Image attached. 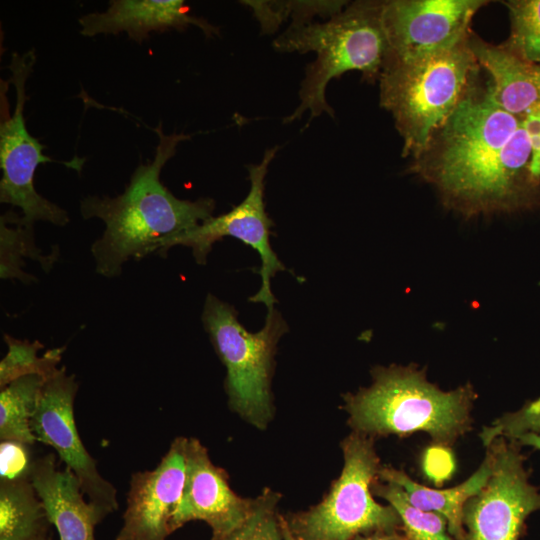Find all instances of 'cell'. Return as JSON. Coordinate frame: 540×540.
Wrapping results in <instances>:
<instances>
[{"mask_svg":"<svg viewBox=\"0 0 540 540\" xmlns=\"http://www.w3.org/2000/svg\"><path fill=\"white\" fill-rule=\"evenodd\" d=\"M410 170L437 189L446 207L467 217L540 207L522 118L489 99L483 78L412 159Z\"/></svg>","mask_w":540,"mask_h":540,"instance_id":"cell-1","label":"cell"},{"mask_svg":"<svg viewBox=\"0 0 540 540\" xmlns=\"http://www.w3.org/2000/svg\"><path fill=\"white\" fill-rule=\"evenodd\" d=\"M154 131L159 142L153 160L138 165L122 194L87 196L80 204L84 219L99 218L105 224L102 237L91 246V253L97 273L107 278L119 276L130 259L157 254L164 240L213 216L212 198L179 199L160 180L161 170L175 155L177 146L191 136L167 135L161 125Z\"/></svg>","mask_w":540,"mask_h":540,"instance_id":"cell-2","label":"cell"},{"mask_svg":"<svg viewBox=\"0 0 540 540\" xmlns=\"http://www.w3.org/2000/svg\"><path fill=\"white\" fill-rule=\"evenodd\" d=\"M371 375L369 387L344 395L353 432L371 438L425 432L449 447L472 429L476 394L470 384L443 391L413 364L376 366Z\"/></svg>","mask_w":540,"mask_h":540,"instance_id":"cell-3","label":"cell"},{"mask_svg":"<svg viewBox=\"0 0 540 540\" xmlns=\"http://www.w3.org/2000/svg\"><path fill=\"white\" fill-rule=\"evenodd\" d=\"M383 2L359 0L347 4L325 22L291 24L273 41L280 52H314L299 91L300 104L284 119L290 123L310 113V119L334 111L327 103L328 83L348 71L361 72L368 82L379 80L389 45L383 24Z\"/></svg>","mask_w":540,"mask_h":540,"instance_id":"cell-4","label":"cell"},{"mask_svg":"<svg viewBox=\"0 0 540 540\" xmlns=\"http://www.w3.org/2000/svg\"><path fill=\"white\" fill-rule=\"evenodd\" d=\"M469 38L433 54L386 59L378 80L380 105L391 113L403 139V157H418L482 80Z\"/></svg>","mask_w":540,"mask_h":540,"instance_id":"cell-5","label":"cell"},{"mask_svg":"<svg viewBox=\"0 0 540 540\" xmlns=\"http://www.w3.org/2000/svg\"><path fill=\"white\" fill-rule=\"evenodd\" d=\"M236 309L208 294L202 321L211 343L226 367L225 390L229 408L243 420L264 430L274 415L271 380L274 356L287 325L275 309L267 312L264 327L255 333L238 321Z\"/></svg>","mask_w":540,"mask_h":540,"instance_id":"cell-6","label":"cell"},{"mask_svg":"<svg viewBox=\"0 0 540 540\" xmlns=\"http://www.w3.org/2000/svg\"><path fill=\"white\" fill-rule=\"evenodd\" d=\"M373 439L357 432L347 436L341 442L343 469L323 500L283 517L297 540H353L402 527L397 511L373 498L371 487L382 466Z\"/></svg>","mask_w":540,"mask_h":540,"instance_id":"cell-7","label":"cell"},{"mask_svg":"<svg viewBox=\"0 0 540 540\" xmlns=\"http://www.w3.org/2000/svg\"><path fill=\"white\" fill-rule=\"evenodd\" d=\"M36 55L33 50L13 53L9 65L10 83L15 87L16 103L9 110L8 83L0 85V202L20 209L25 221H45L57 226L69 222L68 213L40 195L34 185L40 164L57 162L43 153L45 146L33 137L25 124L26 82L32 73Z\"/></svg>","mask_w":540,"mask_h":540,"instance_id":"cell-8","label":"cell"},{"mask_svg":"<svg viewBox=\"0 0 540 540\" xmlns=\"http://www.w3.org/2000/svg\"><path fill=\"white\" fill-rule=\"evenodd\" d=\"M486 448L492 472L463 507L465 540H519L528 516L540 510V491L517 442L498 437Z\"/></svg>","mask_w":540,"mask_h":540,"instance_id":"cell-9","label":"cell"},{"mask_svg":"<svg viewBox=\"0 0 540 540\" xmlns=\"http://www.w3.org/2000/svg\"><path fill=\"white\" fill-rule=\"evenodd\" d=\"M278 147L265 151L262 161L247 165L251 187L248 195L225 214L210 217L197 226L164 240L157 252L165 256L177 245L190 247L198 264H205L215 242L228 236L252 247L260 256V290L249 298L251 302L263 303L267 310L274 309L275 298L271 291V279L279 271L286 270L270 245L272 220L265 211L264 190L268 167Z\"/></svg>","mask_w":540,"mask_h":540,"instance_id":"cell-10","label":"cell"},{"mask_svg":"<svg viewBox=\"0 0 540 540\" xmlns=\"http://www.w3.org/2000/svg\"><path fill=\"white\" fill-rule=\"evenodd\" d=\"M78 383L65 367L45 379L31 420L37 442L51 446L78 478L88 501L106 515L118 509L117 490L99 472L85 448L74 418Z\"/></svg>","mask_w":540,"mask_h":540,"instance_id":"cell-11","label":"cell"},{"mask_svg":"<svg viewBox=\"0 0 540 540\" xmlns=\"http://www.w3.org/2000/svg\"><path fill=\"white\" fill-rule=\"evenodd\" d=\"M486 0H387L383 24L387 58L411 59L450 49L466 40Z\"/></svg>","mask_w":540,"mask_h":540,"instance_id":"cell-12","label":"cell"},{"mask_svg":"<svg viewBox=\"0 0 540 540\" xmlns=\"http://www.w3.org/2000/svg\"><path fill=\"white\" fill-rule=\"evenodd\" d=\"M185 437H177L156 468L131 476L123 525L115 540H166L186 475Z\"/></svg>","mask_w":540,"mask_h":540,"instance_id":"cell-13","label":"cell"},{"mask_svg":"<svg viewBox=\"0 0 540 540\" xmlns=\"http://www.w3.org/2000/svg\"><path fill=\"white\" fill-rule=\"evenodd\" d=\"M252 506L253 499L231 489L226 472L213 464L207 448L198 439L188 438L185 483L170 522L171 533L200 520L209 525L213 538L222 537L245 521Z\"/></svg>","mask_w":540,"mask_h":540,"instance_id":"cell-14","label":"cell"},{"mask_svg":"<svg viewBox=\"0 0 540 540\" xmlns=\"http://www.w3.org/2000/svg\"><path fill=\"white\" fill-rule=\"evenodd\" d=\"M29 479L60 540H96L95 526L107 515L85 500L78 478L68 468L60 470L54 454L35 457Z\"/></svg>","mask_w":540,"mask_h":540,"instance_id":"cell-15","label":"cell"},{"mask_svg":"<svg viewBox=\"0 0 540 540\" xmlns=\"http://www.w3.org/2000/svg\"><path fill=\"white\" fill-rule=\"evenodd\" d=\"M188 10L181 0H112L106 11L86 14L78 22L83 36L125 32L139 44L152 32L182 30L190 25L207 37L220 34L218 27L192 16Z\"/></svg>","mask_w":540,"mask_h":540,"instance_id":"cell-16","label":"cell"},{"mask_svg":"<svg viewBox=\"0 0 540 540\" xmlns=\"http://www.w3.org/2000/svg\"><path fill=\"white\" fill-rule=\"evenodd\" d=\"M469 44L486 76L485 90L494 104L517 117L540 114L539 65L525 62L473 32Z\"/></svg>","mask_w":540,"mask_h":540,"instance_id":"cell-17","label":"cell"},{"mask_svg":"<svg viewBox=\"0 0 540 540\" xmlns=\"http://www.w3.org/2000/svg\"><path fill=\"white\" fill-rule=\"evenodd\" d=\"M492 472V459L487 451L480 467L463 483L448 489L428 488L412 480L403 470L381 466L378 479L400 486L409 502L415 507L441 515L448 524L455 540H465L463 507L479 492Z\"/></svg>","mask_w":540,"mask_h":540,"instance_id":"cell-18","label":"cell"},{"mask_svg":"<svg viewBox=\"0 0 540 540\" xmlns=\"http://www.w3.org/2000/svg\"><path fill=\"white\" fill-rule=\"evenodd\" d=\"M50 524L29 477L0 479V540H38Z\"/></svg>","mask_w":540,"mask_h":540,"instance_id":"cell-19","label":"cell"},{"mask_svg":"<svg viewBox=\"0 0 540 540\" xmlns=\"http://www.w3.org/2000/svg\"><path fill=\"white\" fill-rule=\"evenodd\" d=\"M45 379L39 375L20 377L0 392V440L33 446L37 441L31 429Z\"/></svg>","mask_w":540,"mask_h":540,"instance_id":"cell-20","label":"cell"},{"mask_svg":"<svg viewBox=\"0 0 540 540\" xmlns=\"http://www.w3.org/2000/svg\"><path fill=\"white\" fill-rule=\"evenodd\" d=\"M33 225L24 220L22 215L10 210L0 219L1 242V278H17L24 282L35 280L22 268L24 258L38 261L43 270H50L56 260V253L43 255L34 242Z\"/></svg>","mask_w":540,"mask_h":540,"instance_id":"cell-21","label":"cell"},{"mask_svg":"<svg viewBox=\"0 0 540 540\" xmlns=\"http://www.w3.org/2000/svg\"><path fill=\"white\" fill-rule=\"evenodd\" d=\"M371 489L397 511L408 540H455L441 515L412 505L400 486L377 479Z\"/></svg>","mask_w":540,"mask_h":540,"instance_id":"cell-22","label":"cell"},{"mask_svg":"<svg viewBox=\"0 0 540 540\" xmlns=\"http://www.w3.org/2000/svg\"><path fill=\"white\" fill-rule=\"evenodd\" d=\"M7 354L0 362V387L27 375H39L44 379L58 369L65 347L47 350L43 356L38 352L44 346L39 341L30 342L4 335Z\"/></svg>","mask_w":540,"mask_h":540,"instance_id":"cell-23","label":"cell"},{"mask_svg":"<svg viewBox=\"0 0 540 540\" xmlns=\"http://www.w3.org/2000/svg\"><path fill=\"white\" fill-rule=\"evenodd\" d=\"M510 33L500 44L515 57L540 66V0H508Z\"/></svg>","mask_w":540,"mask_h":540,"instance_id":"cell-24","label":"cell"},{"mask_svg":"<svg viewBox=\"0 0 540 540\" xmlns=\"http://www.w3.org/2000/svg\"><path fill=\"white\" fill-rule=\"evenodd\" d=\"M251 7L263 33H273L283 20L292 16V24L312 21L314 15L329 16L340 12L346 1H245Z\"/></svg>","mask_w":540,"mask_h":540,"instance_id":"cell-25","label":"cell"},{"mask_svg":"<svg viewBox=\"0 0 540 540\" xmlns=\"http://www.w3.org/2000/svg\"><path fill=\"white\" fill-rule=\"evenodd\" d=\"M281 495L265 488L253 498V506L245 521L232 532L211 540H285L281 515L277 507Z\"/></svg>","mask_w":540,"mask_h":540,"instance_id":"cell-26","label":"cell"},{"mask_svg":"<svg viewBox=\"0 0 540 540\" xmlns=\"http://www.w3.org/2000/svg\"><path fill=\"white\" fill-rule=\"evenodd\" d=\"M526 433L540 435V398L527 402L520 410L505 414L491 426L484 427L480 438L487 447L498 437L515 440Z\"/></svg>","mask_w":540,"mask_h":540,"instance_id":"cell-27","label":"cell"},{"mask_svg":"<svg viewBox=\"0 0 540 540\" xmlns=\"http://www.w3.org/2000/svg\"><path fill=\"white\" fill-rule=\"evenodd\" d=\"M31 445L13 441H1L0 445V479L29 477L30 468L35 456L31 453Z\"/></svg>","mask_w":540,"mask_h":540,"instance_id":"cell-28","label":"cell"},{"mask_svg":"<svg viewBox=\"0 0 540 540\" xmlns=\"http://www.w3.org/2000/svg\"><path fill=\"white\" fill-rule=\"evenodd\" d=\"M426 476L436 485L449 479L455 470V460L448 446L435 444L427 448L422 460Z\"/></svg>","mask_w":540,"mask_h":540,"instance_id":"cell-29","label":"cell"},{"mask_svg":"<svg viewBox=\"0 0 540 540\" xmlns=\"http://www.w3.org/2000/svg\"><path fill=\"white\" fill-rule=\"evenodd\" d=\"M522 118L532 148V172L540 183V114L527 115Z\"/></svg>","mask_w":540,"mask_h":540,"instance_id":"cell-30","label":"cell"},{"mask_svg":"<svg viewBox=\"0 0 540 540\" xmlns=\"http://www.w3.org/2000/svg\"><path fill=\"white\" fill-rule=\"evenodd\" d=\"M353 540H408L407 537L401 536L392 532H374L370 534L360 535L354 538Z\"/></svg>","mask_w":540,"mask_h":540,"instance_id":"cell-31","label":"cell"},{"mask_svg":"<svg viewBox=\"0 0 540 540\" xmlns=\"http://www.w3.org/2000/svg\"><path fill=\"white\" fill-rule=\"evenodd\" d=\"M520 446L529 445L540 450V435L535 433H526L518 436L515 440Z\"/></svg>","mask_w":540,"mask_h":540,"instance_id":"cell-32","label":"cell"},{"mask_svg":"<svg viewBox=\"0 0 540 540\" xmlns=\"http://www.w3.org/2000/svg\"><path fill=\"white\" fill-rule=\"evenodd\" d=\"M281 526H282V530H283V535H284V539L285 540H297L292 534L291 532L289 531L286 523H285V520L283 518V516H281Z\"/></svg>","mask_w":540,"mask_h":540,"instance_id":"cell-33","label":"cell"},{"mask_svg":"<svg viewBox=\"0 0 540 540\" xmlns=\"http://www.w3.org/2000/svg\"><path fill=\"white\" fill-rule=\"evenodd\" d=\"M38 540H49L47 537H44V538H41V539H38Z\"/></svg>","mask_w":540,"mask_h":540,"instance_id":"cell-34","label":"cell"}]
</instances>
